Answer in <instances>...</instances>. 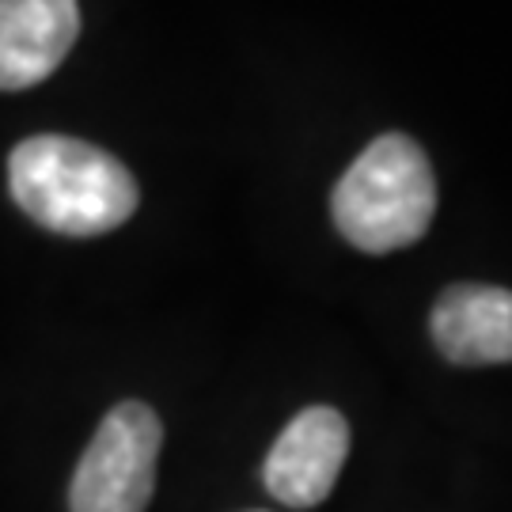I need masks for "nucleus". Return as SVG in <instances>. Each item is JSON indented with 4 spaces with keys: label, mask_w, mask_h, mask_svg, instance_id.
<instances>
[{
    "label": "nucleus",
    "mask_w": 512,
    "mask_h": 512,
    "mask_svg": "<svg viewBox=\"0 0 512 512\" xmlns=\"http://www.w3.org/2000/svg\"><path fill=\"white\" fill-rule=\"evenodd\" d=\"M330 217L365 255L418 243L437 217V179L425 148L406 133H384L346 167L330 194Z\"/></svg>",
    "instance_id": "2"
},
{
    "label": "nucleus",
    "mask_w": 512,
    "mask_h": 512,
    "mask_svg": "<svg viewBox=\"0 0 512 512\" xmlns=\"http://www.w3.org/2000/svg\"><path fill=\"white\" fill-rule=\"evenodd\" d=\"M16 205L57 236H103L122 228L141 202L137 179L107 148L76 137H27L8 156Z\"/></svg>",
    "instance_id": "1"
},
{
    "label": "nucleus",
    "mask_w": 512,
    "mask_h": 512,
    "mask_svg": "<svg viewBox=\"0 0 512 512\" xmlns=\"http://www.w3.org/2000/svg\"><path fill=\"white\" fill-rule=\"evenodd\" d=\"M429 334L452 365H509L512 361V289L448 285L429 315Z\"/></svg>",
    "instance_id": "6"
},
{
    "label": "nucleus",
    "mask_w": 512,
    "mask_h": 512,
    "mask_svg": "<svg viewBox=\"0 0 512 512\" xmlns=\"http://www.w3.org/2000/svg\"><path fill=\"white\" fill-rule=\"evenodd\" d=\"M80 35V0H0V92L42 84Z\"/></svg>",
    "instance_id": "5"
},
{
    "label": "nucleus",
    "mask_w": 512,
    "mask_h": 512,
    "mask_svg": "<svg viewBox=\"0 0 512 512\" xmlns=\"http://www.w3.org/2000/svg\"><path fill=\"white\" fill-rule=\"evenodd\" d=\"M349 456V425L334 406H308L300 410L285 433L274 440L262 482L274 501L289 509H315L323 505L342 475Z\"/></svg>",
    "instance_id": "4"
},
{
    "label": "nucleus",
    "mask_w": 512,
    "mask_h": 512,
    "mask_svg": "<svg viewBox=\"0 0 512 512\" xmlns=\"http://www.w3.org/2000/svg\"><path fill=\"white\" fill-rule=\"evenodd\" d=\"M164 429L145 403H118L84 448L69 490L73 512H145L156 490Z\"/></svg>",
    "instance_id": "3"
}]
</instances>
